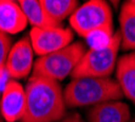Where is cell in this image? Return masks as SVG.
Here are the masks:
<instances>
[{"mask_svg":"<svg viewBox=\"0 0 135 122\" xmlns=\"http://www.w3.org/2000/svg\"><path fill=\"white\" fill-rule=\"evenodd\" d=\"M27 104L21 122H57L66 115V103L59 82L32 75L25 87Z\"/></svg>","mask_w":135,"mask_h":122,"instance_id":"1","label":"cell"},{"mask_svg":"<svg viewBox=\"0 0 135 122\" xmlns=\"http://www.w3.org/2000/svg\"><path fill=\"white\" fill-rule=\"evenodd\" d=\"M67 107L95 106L106 101L120 100L123 93L116 79L107 78H75L63 89Z\"/></svg>","mask_w":135,"mask_h":122,"instance_id":"2","label":"cell"},{"mask_svg":"<svg viewBox=\"0 0 135 122\" xmlns=\"http://www.w3.org/2000/svg\"><path fill=\"white\" fill-rule=\"evenodd\" d=\"M122 44L119 31L99 48H91L83 55L74 71L72 79L75 78H107L116 70L118 53Z\"/></svg>","mask_w":135,"mask_h":122,"instance_id":"3","label":"cell"},{"mask_svg":"<svg viewBox=\"0 0 135 122\" xmlns=\"http://www.w3.org/2000/svg\"><path fill=\"white\" fill-rule=\"evenodd\" d=\"M72 29L80 37L88 38L95 33L113 35V16L108 3L104 0H89L79 5L69 17Z\"/></svg>","mask_w":135,"mask_h":122,"instance_id":"4","label":"cell"},{"mask_svg":"<svg viewBox=\"0 0 135 122\" xmlns=\"http://www.w3.org/2000/svg\"><path fill=\"white\" fill-rule=\"evenodd\" d=\"M85 53L86 48L82 42H73L61 50L40 56L34 62L32 75L46 77L56 82L63 81L67 76L72 75Z\"/></svg>","mask_w":135,"mask_h":122,"instance_id":"5","label":"cell"},{"mask_svg":"<svg viewBox=\"0 0 135 122\" xmlns=\"http://www.w3.org/2000/svg\"><path fill=\"white\" fill-rule=\"evenodd\" d=\"M72 29L62 27L51 28H32L29 32L33 50L39 56H45L47 54L59 51L73 43Z\"/></svg>","mask_w":135,"mask_h":122,"instance_id":"6","label":"cell"},{"mask_svg":"<svg viewBox=\"0 0 135 122\" xmlns=\"http://www.w3.org/2000/svg\"><path fill=\"white\" fill-rule=\"evenodd\" d=\"M26 91L15 79L5 83L0 97V115L5 122L21 121L26 112Z\"/></svg>","mask_w":135,"mask_h":122,"instance_id":"7","label":"cell"},{"mask_svg":"<svg viewBox=\"0 0 135 122\" xmlns=\"http://www.w3.org/2000/svg\"><path fill=\"white\" fill-rule=\"evenodd\" d=\"M33 47L29 37H23L12 45L6 61V73L13 79H22L29 75L34 67Z\"/></svg>","mask_w":135,"mask_h":122,"instance_id":"8","label":"cell"},{"mask_svg":"<svg viewBox=\"0 0 135 122\" xmlns=\"http://www.w3.org/2000/svg\"><path fill=\"white\" fill-rule=\"evenodd\" d=\"M88 122H130V110L120 100L106 101L88 110Z\"/></svg>","mask_w":135,"mask_h":122,"instance_id":"9","label":"cell"},{"mask_svg":"<svg viewBox=\"0 0 135 122\" xmlns=\"http://www.w3.org/2000/svg\"><path fill=\"white\" fill-rule=\"evenodd\" d=\"M26 19L18 1L0 0V32L5 34H16L27 27Z\"/></svg>","mask_w":135,"mask_h":122,"instance_id":"10","label":"cell"},{"mask_svg":"<svg viewBox=\"0 0 135 122\" xmlns=\"http://www.w3.org/2000/svg\"><path fill=\"white\" fill-rule=\"evenodd\" d=\"M116 81L123 97L135 104V51L118 57L116 66Z\"/></svg>","mask_w":135,"mask_h":122,"instance_id":"11","label":"cell"},{"mask_svg":"<svg viewBox=\"0 0 135 122\" xmlns=\"http://www.w3.org/2000/svg\"><path fill=\"white\" fill-rule=\"evenodd\" d=\"M120 48L127 51H135V0L126 1L119 12Z\"/></svg>","mask_w":135,"mask_h":122,"instance_id":"12","label":"cell"},{"mask_svg":"<svg viewBox=\"0 0 135 122\" xmlns=\"http://www.w3.org/2000/svg\"><path fill=\"white\" fill-rule=\"evenodd\" d=\"M18 4L27 19V22L33 28L59 27L56 22H54L47 15L40 0H20Z\"/></svg>","mask_w":135,"mask_h":122,"instance_id":"13","label":"cell"},{"mask_svg":"<svg viewBox=\"0 0 135 122\" xmlns=\"http://www.w3.org/2000/svg\"><path fill=\"white\" fill-rule=\"evenodd\" d=\"M40 1L44 9L46 10L47 15L59 26L63 20H66L67 17L69 19L79 6V3L75 0H40Z\"/></svg>","mask_w":135,"mask_h":122,"instance_id":"14","label":"cell"},{"mask_svg":"<svg viewBox=\"0 0 135 122\" xmlns=\"http://www.w3.org/2000/svg\"><path fill=\"white\" fill-rule=\"evenodd\" d=\"M11 48H12L11 38L0 32V82L3 81L4 75L6 73V61Z\"/></svg>","mask_w":135,"mask_h":122,"instance_id":"15","label":"cell"},{"mask_svg":"<svg viewBox=\"0 0 135 122\" xmlns=\"http://www.w3.org/2000/svg\"><path fill=\"white\" fill-rule=\"evenodd\" d=\"M57 122H86L82 119V116L77 112H71V114H66L65 117L60 120Z\"/></svg>","mask_w":135,"mask_h":122,"instance_id":"16","label":"cell"},{"mask_svg":"<svg viewBox=\"0 0 135 122\" xmlns=\"http://www.w3.org/2000/svg\"><path fill=\"white\" fill-rule=\"evenodd\" d=\"M0 122H4V119L1 117V115H0Z\"/></svg>","mask_w":135,"mask_h":122,"instance_id":"17","label":"cell"},{"mask_svg":"<svg viewBox=\"0 0 135 122\" xmlns=\"http://www.w3.org/2000/svg\"><path fill=\"white\" fill-rule=\"evenodd\" d=\"M130 122H135V119H134V120H132V121H130Z\"/></svg>","mask_w":135,"mask_h":122,"instance_id":"18","label":"cell"},{"mask_svg":"<svg viewBox=\"0 0 135 122\" xmlns=\"http://www.w3.org/2000/svg\"><path fill=\"white\" fill-rule=\"evenodd\" d=\"M0 97H1V94H0Z\"/></svg>","mask_w":135,"mask_h":122,"instance_id":"19","label":"cell"}]
</instances>
